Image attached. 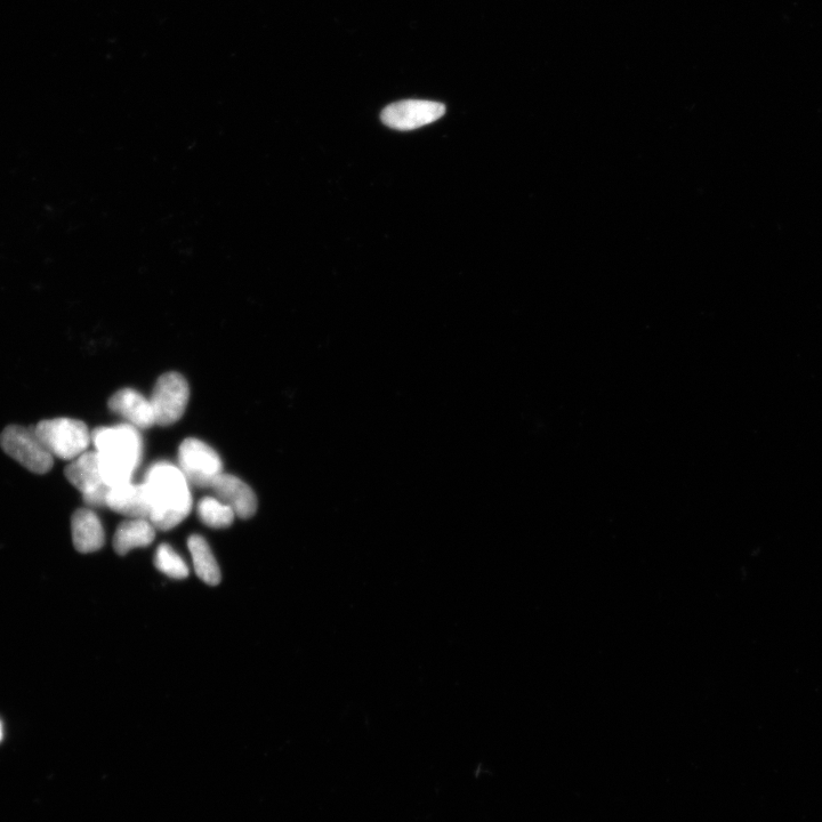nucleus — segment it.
Instances as JSON below:
<instances>
[{"instance_id": "obj_10", "label": "nucleus", "mask_w": 822, "mask_h": 822, "mask_svg": "<svg viewBox=\"0 0 822 822\" xmlns=\"http://www.w3.org/2000/svg\"><path fill=\"white\" fill-rule=\"evenodd\" d=\"M107 507L128 519H149L150 502L147 488L144 483L134 485L132 481L110 487Z\"/></svg>"}, {"instance_id": "obj_4", "label": "nucleus", "mask_w": 822, "mask_h": 822, "mask_svg": "<svg viewBox=\"0 0 822 822\" xmlns=\"http://www.w3.org/2000/svg\"><path fill=\"white\" fill-rule=\"evenodd\" d=\"M0 446L8 456L32 473L46 474L52 470L54 457L40 441L34 427L7 426L0 435Z\"/></svg>"}, {"instance_id": "obj_6", "label": "nucleus", "mask_w": 822, "mask_h": 822, "mask_svg": "<svg viewBox=\"0 0 822 822\" xmlns=\"http://www.w3.org/2000/svg\"><path fill=\"white\" fill-rule=\"evenodd\" d=\"M189 398V384L181 374L167 373L160 376L150 399L156 424L169 426L179 422L187 409Z\"/></svg>"}, {"instance_id": "obj_12", "label": "nucleus", "mask_w": 822, "mask_h": 822, "mask_svg": "<svg viewBox=\"0 0 822 822\" xmlns=\"http://www.w3.org/2000/svg\"><path fill=\"white\" fill-rule=\"evenodd\" d=\"M72 542L80 553L100 551L106 543V534L98 514L88 509H79L72 515Z\"/></svg>"}, {"instance_id": "obj_17", "label": "nucleus", "mask_w": 822, "mask_h": 822, "mask_svg": "<svg viewBox=\"0 0 822 822\" xmlns=\"http://www.w3.org/2000/svg\"><path fill=\"white\" fill-rule=\"evenodd\" d=\"M2 738H3V728H2V723H0V740H2Z\"/></svg>"}, {"instance_id": "obj_16", "label": "nucleus", "mask_w": 822, "mask_h": 822, "mask_svg": "<svg viewBox=\"0 0 822 822\" xmlns=\"http://www.w3.org/2000/svg\"><path fill=\"white\" fill-rule=\"evenodd\" d=\"M155 564L159 571L173 579H184L189 576L188 564L173 547L167 544L158 547Z\"/></svg>"}, {"instance_id": "obj_7", "label": "nucleus", "mask_w": 822, "mask_h": 822, "mask_svg": "<svg viewBox=\"0 0 822 822\" xmlns=\"http://www.w3.org/2000/svg\"><path fill=\"white\" fill-rule=\"evenodd\" d=\"M66 477L82 493L90 509L107 507L110 487L102 478L98 451H86L75 458L66 469Z\"/></svg>"}, {"instance_id": "obj_13", "label": "nucleus", "mask_w": 822, "mask_h": 822, "mask_svg": "<svg viewBox=\"0 0 822 822\" xmlns=\"http://www.w3.org/2000/svg\"><path fill=\"white\" fill-rule=\"evenodd\" d=\"M155 537L156 528L149 519H128L116 530L114 548L117 554L126 555L134 548L151 545Z\"/></svg>"}, {"instance_id": "obj_2", "label": "nucleus", "mask_w": 822, "mask_h": 822, "mask_svg": "<svg viewBox=\"0 0 822 822\" xmlns=\"http://www.w3.org/2000/svg\"><path fill=\"white\" fill-rule=\"evenodd\" d=\"M92 443L99 454L102 478L109 487L132 481L143 456L139 429L128 423L99 427L92 432Z\"/></svg>"}, {"instance_id": "obj_3", "label": "nucleus", "mask_w": 822, "mask_h": 822, "mask_svg": "<svg viewBox=\"0 0 822 822\" xmlns=\"http://www.w3.org/2000/svg\"><path fill=\"white\" fill-rule=\"evenodd\" d=\"M34 430L51 455L64 461H74L86 453L92 442V433L78 419H44Z\"/></svg>"}, {"instance_id": "obj_15", "label": "nucleus", "mask_w": 822, "mask_h": 822, "mask_svg": "<svg viewBox=\"0 0 822 822\" xmlns=\"http://www.w3.org/2000/svg\"><path fill=\"white\" fill-rule=\"evenodd\" d=\"M198 517L209 528L224 529L235 521L236 513L216 497H205L198 504Z\"/></svg>"}, {"instance_id": "obj_9", "label": "nucleus", "mask_w": 822, "mask_h": 822, "mask_svg": "<svg viewBox=\"0 0 822 822\" xmlns=\"http://www.w3.org/2000/svg\"><path fill=\"white\" fill-rule=\"evenodd\" d=\"M215 497L231 507L236 517L251 519L257 511V498L251 487L235 475L222 473L212 487Z\"/></svg>"}, {"instance_id": "obj_5", "label": "nucleus", "mask_w": 822, "mask_h": 822, "mask_svg": "<svg viewBox=\"0 0 822 822\" xmlns=\"http://www.w3.org/2000/svg\"><path fill=\"white\" fill-rule=\"evenodd\" d=\"M180 470L185 478L199 488H211L223 473V463L219 454L207 443L189 438L179 449Z\"/></svg>"}, {"instance_id": "obj_14", "label": "nucleus", "mask_w": 822, "mask_h": 822, "mask_svg": "<svg viewBox=\"0 0 822 822\" xmlns=\"http://www.w3.org/2000/svg\"><path fill=\"white\" fill-rule=\"evenodd\" d=\"M188 547L197 576L207 585H219L222 578L219 563L205 538L192 535L189 538Z\"/></svg>"}, {"instance_id": "obj_11", "label": "nucleus", "mask_w": 822, "mask_h": 822, "mask_svg": "<svg viewBox=\"0 0 822 822\" xmlns=\"http://www.w3.org/2000/svg\"><path fill=\"white\" fill-rule=\"evenodd\" d=\"M109 408L124 417L136 429L147 430L156 424L150 400L133 389H123L109 400Z\"/></svg>"}, {"instance_id": "obj_8", "label": "nucleus", "mask_w": 822, "mask_h": 822, "mask_svg": "<svg viewBox=\"0 0 822 822\" xmlns=\"http://www.w3.org/2000/svg\"><path fill=\"white\" fill-rule=\"evenodd\" d=\"M446 114L445 104L426 100H405L382 112V122L398 131H411L437 122Z\"/></svg>"}, {"instance_id": "obj_1", "label": "nucleus", "mask_w": 822, "mask_h": 822, "mask_svg": "<svg viewBox=\"0 0 822 822\" xmlns=\"http://www.w3.org/2000/svg\"><path fill=\"white\" fill-rule=\"evenodd\" d=\"M144 486L150 502L149 520L158 530H171L188 518L192 510L189 481L168 462L153 464L145 475Z\"/></svg>"}]
</instances>
